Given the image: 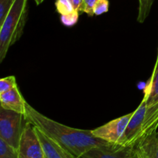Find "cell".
Instances as JSON below:
<instances>
[{
	"label": "cell",
	"instance_id": "obj_13",
	"mask_svg": "<svg viewBox=\"0 0 158 158\" xmlns=\"http://www.w3.org/2000/svg\"><path fill=\"white\" fill-rule=\"evenodd\" d=\"M154 0H139V12L137 21L143 23L148 16Z\"/></svg>",
	"mask_w": 158,
	"mask_h": 158
},
{
	"label": "cell",
	"instance_id": "obj_8",
	"mask_svg": "<svg viewBox=\"0 0 158 158\" xmlns=\"http://www.w3.org/2000/svg\"><path fill=\"white\" fill-rule=\"evenodd\" d=\"M34 130L41 143L45 158H77L36 127L34 126Z\"/></svg>",
	"mask_w": 158,
	"mask_h": 158
},
{
	"label": "cell",
	"instance_id": "obj_17",
	"mask_svg": "<svg viewBox=\"0 0 158 158\" xmlns=\"http://www.w3.org/2000/svg\"><path fill=\"white\" fill-rule=\"evenodd\" d=\"M15 0H0V25L3 23L8 12Z\"/></svg>",
	"mask_w": 158,
	"mask_h": 158
},
{
	"label": "cell",
	"instance_id": "obj_20",
	"mask_svg": "<svg viewBox=\"0 0 158 158\" xmlns=\"http://www.w3.org/2000/svg\"><path fill=\"white\" fill-rule=\"evenodd\" d=\"M98 0H83L84 2V12L89 16L94 15V7Z\"/></svg>",
	"mask_w": 158,
	"mask_h": 158
},
{
	"label": "cell",
	"instance_id": "obj_16",
	"mask_svg": "<svg viewBox=\"0 0 158 158\" xmlns=\"http://www.w3.org/2000/svg\"><path fill=\"white\" fill-rule=\"evenodd\" d=\"M17 86L18 85H17L16 80L14 76L3 77L0 80V94L7 92Z\"/></svg>",
	"mask_w": 158,
	"mask_h": 158
},
{
	"label": "cell",
	"instance_id": "obj_18",
	"mask_svg": "<svg viewBox=\"0 0 158 158\" xmlns=\"http://www.w3.org/2000/svg\"><path fill=\"white\" fill-rule=\"evenodd\" d=\"M79 15H80V12L78 11H75V12L69 14V15H61L60 20L64 26H72L75 25L78 21Z\"/></svg>",
	"mask_w": 158,
	"mask_h": 158
},
{
	"label": "cell",
	"instance_id": "obj_1",
	"mask_svg": "<svg viewBox=\"0 0 158 158\" xmlns=\"http://www.w3.org/2000/svg\"><path fill=\"white\" fill-rule=\"evenodd\" d=\"M25 116L27 121L77 158H80L92 148L113 144L95 137L92 131L73 128L55 121L37 111L27 102Z\"/></svg>",
	"mask_w": 158,
	"mask_h": 158
},
{
	"label": "cell",
	"instance_id": "obj_14",
	"mask_svg": "<svg viewBox=\"0 0 158 158\" xmlns=\"http://www.w3.org/2000/svg\"><path fill=\"white\" fill-rule=\"evenodd\" d=\"M0 158H19V151L0 138Z\"/></svg>",
	"mask_w": 158,
	"mask_h": 158
},
{
	"label": "cell",
	"instance_id": "obj_10",
	"mask_svg": "<svg viewBox=\"0 0 158 158\" xmlns=\"http://www.w3.org/2000/svg\"><path fill=\"white\" fill-rule=\"evenodd\" d=\"M26 102V100L23 98L21 93L19 92L18 86L7 92L0 94L1 107L6 110L25 114Z\"/></svg>",
	"mask_w": 158,
	"mask_h": 158
},
{
	"label": "cell",
	"instance_id": "obj_3",
	"mask_svg": "<svg viewBox=\"0 0 158 158\" xmlns=\"http://www.w3.org/2000/svg\"><path fill=\"white\" fill-rule=\"evenodd\" d=\"M27 120L25 114L0 108V138L18 150Z\"/></svg>",
	"mask_w": 158,
	"mask_h": 158
},
{
	"label": "cell",
	"instance_id": "obj_7",
	"mask_svg": "<svg viewBox=\"0 0 158 158\" xmlns=\"http://www.w3.org/2000/svg\"><path fill=\"white\" fill-rule=\"evenodd\" d=\"M134 147L111 144L89 150L80 158H132Z\"/></svg>",
	"mask_w": 158,
	"mask_h": 158
},
{
	"label": "cell",
	"instance_id": "obj_21",
	"mask_svg": "<svg viewBox=\"0 0 158 158\" xmlns=\"http://www.w3.org/2000/svg\"><path fill=\"white\" fill-rule=\"evenodd\" d=\"M73 6L74 9L80 13L84 12V2L83 0H69Z\"/></svg>",
	"mask_w": 158,
	"mask_h": 158
},
{
	"label": "cell",
	"instance_id": "obj_22",
	"mask_svg": "<svg viewBox=\"0 0 158 158\" xmlns=\"http://www.w3.org/2000/svg\"><path fill=\"white\" fill-rule=\"evenodd\" d=\"M34 1H35V2L36 3L37 6H39V5L41 4V3L43 2L44 1V0H34Z\"/></svg>",
	"mask_w": 158,
	"mask_h": 158
},
{
	"label": "cell",
	"instance_id": "obj_23",
	"mask_svg": "<svg viewBox=\"0 0 158 158\" xmlns=\"http://www.w3.org/2000/svg\"><path fill=\"white\" fill-rule=\"evenodd\" d=\"M132 158H137V155H136V154H135V153H134H134H133V157H132Z\"/></svg>",
	"mask_w": 158,
	"mask_h": 158
},
{
	"label": "cell",
	"instance_id": "obj_5",
	"mask_svg": "<svg viewBox=\"0 0 158 158\" xmlns=\"http://www.w3.org/2000/svg\"><path fill=\"white\" fill-rule=\"evenodd\" d=\"M18 151L19 158H45L41 143L34 130V126L29 121L26 123L22 134Z\"/></svg>",
	"mask_w": 158,
	"mask_h": 158
},
{
	"label": "cell",
	"instance_id": "obj_15",
	"mask_svg": "<svg viewBox=\"0 0 158 158\" xmlns=\"http://www.w3.org/2000/svg\"><path fill=\"white\" fill-rule=\"evenodd\" d=\"M55 5L57 12L60 14V15H69L77 11L69 0H56Z\"/></svg>",
	"mask_w": 158,
	"mask_h": 158
},
{
	"label": "cell",
	"instance_id": "obj_4",
	"mask_svg": "<svg viewBox=\"0 0 158 158\" xmlns=\"http://www.w3.org/2000/svg\"><path fill=\"white\" fill-rule=\"evenodd\" d=\"M134 112L113 120L104 125L92 130L95 137L104 140L113 144L125 146L126 139L124 133Z\"/></svg>",
	"mask_w": 158,
	"mask_h": 158
},
{
	"label": "cell",
	"instance_id": "obj_6",
	"mask_svg": "<svg viewBox=\"0 0 158 158\" xmlns=\"http://www.w3.org/2000/svg\"><path fill=\"white\" fill-rule=\"evenodd\" d=\"M146 108V100L143 98L138 107L134 111L133 116L131 117L125 131L124 135L126 139L125 146L126 147H134L142 137L143 122Z\"/></svg>",
	"mask_w": 158,
	"mask_h": 158
},
{
	"label": "cell",
	"instance_id": "obj_9",
	"mask_svg": "<svg viewBox=\"0 0 158 158\" xmlns=\"http://www.w3.org/2000/svg\"><path fill=\"white\" fill-rule=\"evenodd\" d=\"M137 158H158V131L143 136L134 146Z\"/></svg>",
	"mask_w": 158,
	"mask_h": 158
},
{
	"label": "cell",
	"instance_id": "obj_11",
	"mask_svg": "<svg viewBox=\"0 0 158 158\" xmlns=\"http://www.w3.org/2000/svg\"><path fill=\"white\" fill-rule=\"evenodd\" d=\"M147 106L158 103V53L151 77L144 87V96Z\"/></svg>",
	"mask_w": 158,
	"mask_h": 158
},
{
	"label": "cell",
	"instance_id": "obj_19",
	"mask_svg": "<svg viewBox=\"0 0 158 158\" xmlns=\"http://www.w3.org/2000/svg\"><path fill=\"white\" fill-rule=\"evenodd\" d=\"M109 9V0H98L94 7V13L95 15L108 12Z\"/></svg>",
	"mask_w": 158,
	"mask_h": 158
},
{
	"label": "cell",
	"instance_id": "obj_2",
	"mask_svg": "<svg viewBox=\"0 0 158 158\" xmlns=\"http://www.w3.org/2000/svg\"><path fill=\"white\" fill-rule=\"evenodd\" d=\"M28 0H15L0 25V62L23 33L27 19Z\"/></svg>",
	"mask_w": 158,
	"mask_h": 158
},
{
	"label": "cell",
	"instance_id": "obj_12",
	"mask_svg": "<svg viewBox=\"0 0 158 158\" xmlns=\"http://www.w3.org/2000/svg\"><path fill=\"white\" fill-rule=\"evenodd\" d=\"M158 128V103L147 106L143 122L142 137L157 131Z\"/></svg>",
	"mask_w": 158,
	"mask_h": 158
}]
</instances>
